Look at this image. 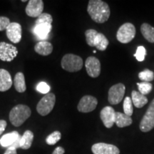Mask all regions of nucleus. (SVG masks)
Segmentation results:
<instances>
[{"instance_id":"nucleus-1","label":"nucleus","mask_w":154,"mask_h":154,"mask_svg":"<svg viewBox=\"0 0 154 154\" xmlns=\"http://www.w3.org/2000/svg\"><path fill=\"white\" fill-rule=\"evenodd\" d=\"M87 11L92 20L99 24L106 22L110 17L109 5L101 0H90Z\"/></svg>"},{"instance_id":"nucleus-2","label":"nucleus","mask_w":154,"mask_h":154,"mask_svg":"<svg viewBox=\"0 0 154 154\" xmlns=\"http://www.w3.org/2000/svg\"><path fill=\"white\" fill-rule=\"evenodd\" d=\"M31 114L32 111L28 106L17 105L9 112V121L13 126L19 127L29 118Z\"/></svg>"},{"instance_id":"nucleus-3","label":"nucleus","mask_w":154,"mask_h":154,"mask_svg":"<svg viewBox=\"0 0 154 154\" xmlns=\"http://www.w3.org/2000/svg\"><path fill=\"white\" fill-rule=\"evenodd\" d=\"M83 59L79 56L73 54H67L61 59V65L63 69L69 72H76L83 67Z\"/></svg>"},{"instance_id":"nucleus-4","label":"nucleus","mask_w":154,"mask_h":154,"mask_svg":"<svg viewBox=\"0 0 154 154\" xmlns=\"http://www.w3.org/2000/svg\"><path fill=\"white\" fill-rule=\"evenodd\" d=\"M55 103V94L53 93H48L45 94V96L38 101L36 106V111L42 116H45L53 110Z\"/></svg>"},{"instance_id":"nucleus-5","label":"nucleus","mask_w":154,"mask_h":154,"mask_svg":"<svg viewBox=\"0 0 154 154\" xmlns=\"http://www.w3.org/2000/svg\"><path fill=\"white\" fill-rule=\"evenodd\" d=\"M136 35V28L131 23H125L119 29L116 38L122 44H128L131 42Z\"/></svg>"},{"instance_id":"nucleus-6","label":"nucleus","mask_w":154,"mask_h":154,"mask_svg":"<svg viewBox=\"0 0 154 154\" xmlns=\"http://www.w3.org/2000/svg\"><path fill=\"white\" fill-rule=\"evenodd\" d=\"M139 127L143 132H149L154 128V99L140 121Z\"/></svg>"},{"instance_id":"nucleus-7","label":"nucleus","mask_w":154,"mask_h":154,"mask_svg":"<svg viewBox=\"0 0 154 154\" xmlns=\"http://www.w3.org/2000/svg\"><path fill=\"white\" fill-rule=\"evenodd\" d=\"M18 54L17 47L7 42H0V60L3 61H11Z\"/></svg>"},{"instance_id":"nucleus-8","label":"nucleus","mask_w":154,"mask_h":154,"mask_svg":"<svg viewBox=\"0 0 154 154\" xmlns=\"http://www.w3.org/2000/svg\"><path fill=\"white\" fill-rule=\"evenodd\" d=\"M125 89L126 88L124 84L121 83L111 86L109 91V96H108L109 103L112 105L118 104L120 103L124 99Z\"/></svg>"},{"instance_id":"nucleus-9","label":"nucleus","mask_w":154,"mask_h":154,"mask_svg":"<svg viewBox=\"0 0 154 154\" xmlns=\"http://www.w3.org/2000/svg\"><path fill=\"white\" fill-rule=\"evenodd\" d=\"M97 104L98 101L95 97L90 95H86L81 99L77 106V109L79 111L82 113H89L96 109Z\"/></svg>"},{"instance_id":"nucleus-10","label":"nucleus","mask_w":154,"mask_h":154,"mask_svg":"<svg viewBox=\"0 0 154 154\" xmlns=\"http://www.w3.org/2000/svg\"><path fill=\"white\" fill-rule=\"evenodd\" d=\"M6 34L12 43H19L22 39V26L17 22H11L6 29Z\"/></svg>"},{"instance_id":"nucleus-11","label":"nucleus","mask_w":154,"mask_h":154,"mask_svg":"<svg viewBox=\"0 0 154 154\" xmlns=\"http://www.w3.org/2000/svg\"><path fill=\"white\" fill-rule=\"evenodd\" d=\"M85 66L88 76L92 78H96L101 74V63L95 57H88L86 60Z\"/></svg>"},{"instance_id":"nucleus-12","label":"nucleus","mask_w":154,"mask_h":154,"mask_svg":"<svg viewBox=\"0 0 154 154\" xmlns=\"http://www.w3.org/2000/svg\"><path fill=\"white\" fill-rule=\"evenodd\" d=\"M44 2L42 0H30L26 5V14L30 17H38L42 14Z\"/></svg>"},{"instance_id":"nucleus-13","label":"nucleus","mask_w":154,"mask_h":154,"mask_svg":"<svg viewBox=\"0 0 154 154\" xmlns=\"http://www.w3.org/2000/svg\"><path fill=\"white\" fill-rule=\"evenodd\" d=\"M94 154H119L120 151L116 146L112 144L105 143H97L91 147Z\"/></svg>"},{"instance_id":"nucleus-14","label":"nucleus","mask_w":154,"mask_h":154,"mask_svg":"<svg viewBox=\"0 0 154 154\" xmlns=\"http://www.w3.org/2000/svg\"><path fill=\"white\" fill-rule=\"evenodd\" d=\"M100 118L104 126L110 128L115 124L116 111L111 106H106L100 113Z\"/></svg>"},{"instance_id":"nucleus-15","label":"nucleus","mask_w":154,"mask_h":154,"mask_svg":"<svg viewBox=\"0 0 154 154\" xmlns=\"http://www.w3.org/2000/svg\"><path fill=\"white\" fill-rule=\"evenodd\" d=\"M12 84V79L9 72L5 69H0V91H8Z\"/></svg>"},{"instance_id":"nucleus-16","label":"nucleus","mask_w":154,"mask_h":154,"mask_svg":"<svg viewBox=\"0 0 154 154\" xmlns=\"http://www.w3.org/2000/svg\"><path fill=\"white\" fill-rule=\"evenodd\" d=\"M52 29L51 24L44 23V24H36L33 29V33L40 39L47 38L50 32Z\"/></svg>"},{"instance_id":"nucleus-17","label":"nucleus","mask_w":154,"mask_h":154,"mask_svg":"<svg viewBox=\"0 0 154 154\" xmlns=\"http://www.w3.org/2000/svg\"><path fill=\"white\" fill-rule=\"evenodd\" d=\"M20 135L16 131L4 135L0 139V144L2 147L9 148L14 144L20 137Z\"/></svg>"},{"instance_id":"nucleus-18","label":"nucleus","mask_w":154,"mask_h":154,"mask_svg":"<svg viewBox=\"0 0 154 154\" xmlns=\"http://www.w3.org/2000/svg\"><path fill=\"white\" fill-rule=\"evenodd\" d=\"M34 51L39 55L48 56L53 51V46L49 42H38L34 47Z\"/></svg>"},{"instance_id":"nucleus-19","label":"nucleus","mask_w":154,"mask_h":154,"mask_svg":"<svg viewBox=\"0 0 154 154\" xmlns=\"http://www.w3.org/2000/svg\"><path fill=\"white\" fill-rule=\"evenodd\" d=\"M132 122L133 121L131 117L128 116L125 113L116 112L115 124L119 128H124V127L130 126L132 124Z\"/></svg>"},{"instance_id":"nucleus-20","label":"nucleus","mask_w":154,"mask_h":154,"mask_svg":"<svg viewBox=\"0 0 154 154\" xmlns=\"http://www.w3.org/2000/svg\"><path fill=\"white\" fill-rule=\"evenodd\" d=\"M34 134L32 131L26 130L24 133L20 140V148L24 150L30 149L34 140Z\"/></svg>"},{"instance_id":"nucleus-21","label":"nucleus","mask_w":154,"mask_h":154,"mask_svg":"<svg viewBox=\"0 0 154 154\" xmlns=\"http://www.w3.org/2000/svg\"><path fill=\"white\" fill-rule=\"evenodd\" d=\"M13 84H14V88L17 91L19 92V93H24L26 91V83H25V78L22 72L17 73L14 76Z\"/></svg>"},{"instance_id":"nucleus-22","label":"nucleus","mask_w":154,"mask_h":154,"mask_svg":"<svg viewBox=\"0 0 154 154\" xmlns=\"http://www.w3.org/2000/svg\"><path fill=\"white\" fill-rule=\"evenodd\" d=\"M131 100L134 105L136 108H142L148 103V99L146 96L143 95L139 91H133L131 93Z\"/></svg>"},{"instance_id":"nucleus-23","label":"nucleus","mask_w":154,"mask_h":154,"mask_svg":"<svg viewBox=\"0 0 154 154\" xmlns=\"http://www.w3.org/2000/svg\"><path fill=\"white\" fill-rule=\"evenodd\" d=\"M140 32L148 42L154 43V28L153 26L147 23H144L140 26Z\"/></svg>"},{"instance_id":"nucleus-24","label":"nucleus","mask_w":154,"mask_h":154,"mask_svg":"<svg viewBox=\"0 0 154 154\" xmlns=\"http://www.w3.org/2000/svg\"><path fill=\"white\" fill-rule=\"evenodd\" d=\"M109 40L106 37L104 34L98 33L96 36L95 42H94V47L99 51H105L109 46Z\"/></svg>"},{"instance_id":"nucleus-25","label":"nucleus","mask_w":154,"mask_h":154,"mask_svg":"<svg viewBox=\"0 0 154 154\" xmlns=\"http://www.w3.org/2000/svg\"><path fill=\"white\" fill-rule=\"evenodd\" d=\"M61 138V133L58 131H54L47 136V138H46V143H47L48 145H55L57 142H59V140H60Z\"/></svg>"},{"instance_id":"nucleus-26","label":"nucleus","mask_w":154,"mask_h":154,"mask_svg":"<svg viewBox=\"0 0 154 154\" xmlns=\"http://www.w3.org/2000/svg\"><path fill=\"white\" fill-rule=\"evenodd\" d=\"M138 78L143 82H150L154 79V74L149 69H145L138 74Z\"/></svg>"},{"instance_id":"nucleus-27","label":"nucleus","mask_w":154,"mask_h":154,"mask_svg":"<svg viewBox=\"0 0 154 154\" xmlns=\"http://www.w3.org/2000/svg\"><path fill=\"white\" fill-rule=\"evenodd\" d=\"M99 32H96L94 29H88L85 32L86 40L87 42L88 45L90 47H94V42H95L96 37Z\"/></svg>"},{"instance_id":"nucleus-28","label":"nucleus","mask_w":154,"mask_h":154,"mask_svg":"<svg viewBox=\"0 0 154 154\" xmlns=\"http://www.w3.org/2000/svg\"><path fill=\"white\" fill-rule=\"evenodd\" d=\"M124 111L125 114L128 116L131 117L133 114V111H134L133 102L131 99L128 96L126 97V99L124 101Z\"/></svg>"},{"instance_id":"nucleus-29","label":"nucleus","mask_w":154,"mask_h":154,"mask_svg":"<svg viewBox=\"0 0 154 154\" xmlns=\"http://www.w3.org/2000/svg\"><path fill=\"white\" fill-rule=\"evenodd\" d=\"M137 86H138V90H139L140 93L144 96L146 94H149L153 88L152 84L149 82L137 83Z\"/></svg>"},{"instance_id":"nucleus-30","label":"nucleus","mask_w":154,"mask_h":154,"mask_svg":"<svg viewBox=\"0 0 154 154\" xmlns=\"http://www.w3.org/2000/svg\"><path fill=\"white\" fill-rule=\"evenodd\" d=\"M53 22V18L51 14H48V13H42L39 17H37V19L36 20L35 25L39 24H44V23H48V24H51Z\"/></svg>"},{"instance_id":"nucleus-31","label":"nucleus","mask_w":154,"mask_h":154,"mask_svg":"<svg viewBox=\"0 0 154 154\" xmlns=\"http://www.w3.org/2000/svg\"><path fill=\"white\" fill-rule=\"evenodd\" d=\"M146 55V50L143 46H139L136 49V52L134 54V57L138 61H143L145 59Z\"/></svg>"},{"instance_id":"nucleus-32","label":"nucleus","mask_w":154,"mask_h":154,"mask_svg":"<svg viewBox=\"0 0 154 154\" xmlns=\"http://www.w3.org/2000/svg\"><path fill=\"white\" fill-rule=\"evenodd\" d=\"M36 90L40 93L47 94L49 93L50 86L45 82H40L36 86Z\"/></svg>"},{"instance_id":"nucleus-33","label":"nucleus","mask_w":154,"mask_h":154,"mask_svg":"<svg viewBox=\"0 0 154 154\" xmlns=\"http://www.w3.org/2000/svg\"><path fill=\"white\" fill-rule=\"evenodd\" d=\"M10 23V20L8 17H0V32L7 29Z\"/></svg>"},{"instance_id":"nucleus-34","label":"nucleus","mask_w":154,"mask_h":154,"mask_svg":"<svg viewBox=\"0 0 154 154\" xmlns=\"http://www.w3.org/2000/svg\"><path fill=\"white\" fill-rule=\"evenodd\" d=\"M7 121L5 120H0V135L2 134L7 127Z\"/></svg>"},{"instance_id":"nucleus-35","label":"nucleus","mask_w":154,"mask_h":154,"mask_svg":"<svg viewBox=\"0 0 154 154\" xmlns=\"http://www.w3.org/2000/svg\"><path fill=\"white\" fill-rule=\"evenodd\" d=\"M65 150L63 147L61 146H58V147L56 148L54 151H53L52 154H64Z\"/></svg>"},{"instance_id":"nucleus-36","label":"nucleus","mask_w":154,"mask_h":154,"mask_svg":"<svg viewBox=\"0 0 154 154\" xmlns=\"http://www.w3.org/2000/svg\"><path fill=\"white\" fill-rule=\"evenodd\" d=\"M4 154H17V149H14V147H9L7 148V151Z\"/></svg>"}]
</instances>
